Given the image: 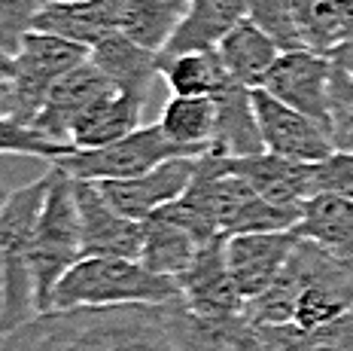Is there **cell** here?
<instances>
[{"label": "cell", "instance_id": "obj_3", "mask_svg": "<svg viewBox=\"0 0 353 351\" xmlns=\"http://www.w3.org/2000/svg\"><path fill=\"white\" fill-rule=\"evenodd\" d=\"M52 187V168L43 178L12 189L0 208V330L10 333L37 314L31 247L43 205Z\"/></svg>", "mask_w": 353, "mask_h": 351}, {"label": "cell", "instance_id": "obj_1", "mask_svg": "<svg viewBox=\"0 0 353 351\" xmlns=\"http://www.w3.org/2000/svg\"><path fill=\"white\" fill-rule=\"evenodd\" d=\"M171 305L37 312L16 330L3 333L0 351H180L171 333Z\"/></svg>", "mask_w": 353, "mask_h": 351}, {"label": "cell", "instance_id": "obj_29", "mask_svg": "<svg viewBox=\"0 0 353 351\" xmlns=\"http://www.w3.org/2000/svg\"><path fill=\"white\" fill-rule=\"evenodd\" d=\"M301 40L311 53L329 55L341 43H347V19L344 0H292Z\"/></svg>", "mask_w": 353, "mask_h": 351}, {"label": "cell", "instance_id": "obj_18", "mask_svg": "<svg viewBox=\"0 0 353 351\" xmlns=\"http://www.w3.org/2000/svg\"><path fill=\"white\" fill-rule=\"evenodd\" d=\"M125 0H85V3H52L40 12L34 31L58 34L64 40L83 43V46H98L104 37L119 31L122 25Z\"/></svg>", "mask_w": 353, "mask_h": 351}, {"label": "cell", "instance_id": "obj_12", "mask_svg": "<svg viewBox=\"0 0 353 351\" xmlns=\"http://www.w3.org/2000/svg\"><path fill=\"white\" fill-rule=\"evenodd\" d=\"M201 156H180L168 159V162L156 165L152 171L134 174V178L122 180H94L104 189L107 202L113 205L119 214L131 217V220H146L150 214L161 211L165 205L176 202L189 189L195 178V168Z\"/></svg>", "mask_w": 353, "mask_h": 351}, {"label": "cell", "instance_id": "obj_36", "mask_svg": "<svg viewBox=\"0 0 353 351\" xmlns=\"http://www.w3.org/2000/svg\"><path fill=\"white\" fill-rule=\"evenodd\" d=\"M58 3H85V0H58Z\"/></svg>", "mask_w": 353, "mask_h": 351}, {"label": "cell", "instance_id": "obj_33", "mask_svg": "<svg viewBox=\"0 0 353 351\" xmlns=\"http://www.w3.org/2000/svg\"><path fill=\"white\" fill-rule=\"evenodd\" d=\"M335 64V61H332ZM329 135L335 150L353 153V77L344 68H332V98H329Z\"/></svg>", "mask_w": 353, "mask_h": 351}, {"label": "cell", "instance_id": "obj_11", "mask_svg": "<svg viewBox=\"0 0 353 351\" xmlns=\"http://www.w3.org/2000/svg\"><path fill=\"white\" fill-rule=\"evenodd\" d=\"M229 236H216L198 247L186 272L176 275L186 309L198 314H244L247 299L234 284L229 266Z\"/></svg>", "mask_w": 353, "mask_h": 351}, {"label": "cell", "instance_id": "obj_6", "mask_svg": "<svg viewBox=\"0 0 353 351\" xmlns=\"http://www.w3.org/2000/svg\"><path fill=\"white\" fill-rule=\"evenodd\" d=\"M79 260H83V229H79L77 189H73L70 174L52 165V187H49L31 247L37 312L52 309L58 284Z\"/></svg>", "mask_w": 353, "mask_h": 351}, {"label": "cell", "instance_id": "obj_8", "mask_svg": "<svg viewBox=\"0 0 353 351\" xmlns=\"http://www.w3.org/2000/svg\"><path fill=\"white\" fill-rule=\"evenodd\" d=\"M253 107L265 150L292 162H323L335 153L332 135L326 126L311 120L307 113L277 101L265 89H253Z\"/></svg>", "mask_w": 353, "mask_h": 351}, {"label": "cell", "instance_id": "obj_34", "mask_svg": "<svg viewBox=\"0 0 353 351\" xmlns=\"http://www.w3.org/2000/svg\"><path fill=\"white\" fill-rule=\"evenodd\" d=\"M311 187L317 193H332L353 199V153L335 150L329 159L311 165Z\"/></svg>", "mask_w": 353, "mask_h": 351}, {"label": "cell", "instance_id": "obj_13", "mask_svg": "<svg viewBox=\"0 0 353 351\" xmlns=\"http://www.w3.org/2000/svg\"><path fill=\"white\" fill-rule=\"evenodd\" d=\"M299 245L296 229H271V232H241L232 236L225 251H229V266L234 284L244 294V299L262 296L271 284L281 278L290 254Z\"/></svg>", "mask_w": 353, "mask_h": 351}, {"label": "cell", "instance_id": "obj_2", "mask_svg": "<svg viewBox=\"0 0 353 351\" xmlns=\"http://www.w3.org/2000/svg\"><path fill=\"white\" fill-rule=\"evenodd\" d=\"M347 312H353V260L301 236L281 278L262 296L247 303V318L256 327L292 324L314 330Z\"/></svg>", "mask_w": 353, "mask_h": 351}, {"label": "cell", "instance_id": "obj_31", "mask_svg": "<svg viewBox=\"0 0 353 351\" xmlns=\"http://www.w3.org/2000/svg\"><path fill=\"white\" fill-rule=\"evenodd\" d=\"M0 150L3 153H19V156H34V159H46L49 165L58 162L61 156H68L77 147L70 141H55L46 131L34 129V126H21V122L3 120L0 129Z\"/></svg>", "mask_w": 353, "mask_h": 351}, {"label": "cell", "instance_id": "obj_20", "mask_svg": "<svg viewBox=\"0 0 353 351\" xmlns=\"http://www.w3.org/2000/svg\"><path fill=\"white\" fill-rule=\"evenodd\" d=\"M216 101L219 116L210 141V153H216V156H256V153H265V141L253 107V89H247L241 83H229L216 95Z\"/></svg>", "mask_w": 353, "mask_h": 351}, {"label": "cell", "instance_id": "obj_17", "mask_svg": "<svg viewBox=\"0 0 353 351\" xmlns=\"http://www.w3.org/2000/svg\"><path fill=\"white\" fill-rule=\"evenodd\" d=\"M241 21H247V0H189L186 16L161 53V61L183 53L216 49Z\"/></svg>", "mask_w": 353, "mask_h": 351}, {"label": "cell", "instance_id": "obj_25", "mask_svg": "<svg viewBox=\"0 0 353 351\" xmlns=\"http://www.w3.org/2000/svg\"><path fill=\"white\" fill-rule=\"evenodd\" d=\"M219 101L213 95H171L161 107L159 126L171 141L192 147L198 153H210L213 131H216Z\"/></svg>", "mask_w": 353, "mask_h": 351}, {"label": "cell", "instance_id": "obj_27", "mask_svg": "<svg viewBox=\"0 0 353 351\" xmlns=\"http://www.w3.org/2000/svg\"><path fill=\"white\" fill-rule=\"evenodd\" d=\"M161 79L174 95H213V98L229 83H234L216 49L168 58V61H161Z\"/></svg>", "mask_w": 353, "mask_h": 351}, {"label": "cell", "instance_id": "obj_30", "mask_svg": "<svg viewBox=\"0 0 353 351\" xmlns=\"http://www.w3.org/2000/svg\"><path fill=\"white\" fill-rule=\"evenodd\" d=\"M247 19L262 28L271 40L281 46V53L307 49L299 31L296 3L292 0H247Z\"/></svg>", "mask_w": 353, "mask_h": 351}, {"label": "cell", "instance_id": "obj_7", "mask_svg": "<svg viewBox=\"0 0 353 351\" xmlns=\"http://www.w3.org/2000/svg\"><path fill=\"white\" fill-rule=\"evenodd\" d=\"M180 156H204V153L171 141L156 122V126H141L137 131L113 144H104V147L73 150L52 165L68 171L73 180H122L152 171L156 165Z\"/></svg>", "mask_w": 353, "mask_h": 351}, {"label": "cell", "instance_id": "obj_5", "mask_svg": "<svg viewBox=\"0 0 353 351\" xmlns=\"http://www.w3.org/2000/svg\"><path fill=\"white\" fill-rule=\"evenodd\" d=\"M92 49L83 43L64 40L58 34L31 31L21 40V49L10 58H0V111L3 120L31 126L43 111L52 86L73 68L88 61Z\"/></svg>", "mask_w": 353, "mask_h": 351}, {"label": "cell", "instance_id": "obj_24", "mask_svg": "<svg viewBox=\"0 0 353 351\" xmlns=\"http://www.w3.org/2000/svg\"><path fill=\"white\" fill-rule=\"evenodd\" d=\"M141 223H143V254H141L143 266L171 278L186 272L189 263L195 260L198 247H201V241L186 226L176 223L174 217H168L165 211H156Z\"/></svg>", "mask_w": 353, "mask_h": 351}, {"label": "cell", "instance_id": "obj_15", "mask_svg": "<svg viewBox=\"0 0 353 351\" xmlns=\"http://www.w3.org/2000/svg\"><path fill=\"white\" fill-rule=\"evenodd\" d=\"M113 89L116 86L110 83L92 61L79 64V68H73L70 74H64L52 86L46 104H43V111L37 113V120L31 126L46 131L55 141H70L73 129H77V122L85 116V111H92V107Z\"/></svg>", "mask_w": 353, "mask_h": 351}, {"label": "cell", "instance_id": "obj_21", "mask_svg": "<svg viewBox=\"0 0 353 351\" xmlns=\"http://www.w3.org/2000/svg\"><path fill=\"white\" fill-rule=\"evenodd\" d=\"M146 104L143 92H122L113 89L110 95L98 101L92 111H85V116L77 122L73 129V147L77 150H92V147H104L113 144L119 137L131 135L141 129V113Z\"/></svg>", "mask_w": 353, "mask_h": 351}, {"label": "cell", "instance_id": "obj_35", "mask_svg": "<svg viewBox=\"0 0 353 351\" xmlns=\"http://www.w3.org/2000/svg\"><path fill=\"white\" fill-rule=\"evenodd\" d=\"M329 58H332L338 68H344V70H347V74L353 77V40H347V43H341L338 49H332V53H329Z\"/></svg>", "mask_w": 353, "mask_h": 351}, {"label": "cell", "instance_id": "obj_19", "mask_svg": "<svg viewBox=\"0 0 353 351\" xmlns=\"http://www.w3.org/2000/svg\"><path fill=\"white\" fill-rule=\"evenodd\" d=\"M88 61L122 92L146 95L152 79L161 77V55L141 46V43H134L131 37H125L122 31L110 34L98 46H92Z\"/></svg>", "mask_w": 353, "mask_h": 351}, {"label": "cell", "instance_id": "obj_28", "mask_svg": "<svg viewBox=\"0 0 353 351\" xmlns=\"http://www.w3.org/2000/svg\"><path fill=\"white\" fill-rule=\"evenodd\" d=\"M259 330L274 351H353V312L314 330H301L292 324L259 327Z\"/></svg>", "mask_w": 353, "mask_h": 351}, {"label": "cell", "instance_id": "obj_23", "mask_svg": "<svg viewBox=\"0 0 353 351\" xmlns=\"http://www.w3.org/2000/svg\"><path fill=\"white\" fill-rule=\"evenodd\" d=\"M216 53L234 83L247 86V89H262L268 70L281 58V46L247 19L219 43Z\"/></svg>", "mask_w": 353, "mask_h": 351}, {"label": "cell", "instance_id": "obj_16", "mask_svg": "<svg viewBox=\"0 0 353 351\" xmlns=\"http://www.w3.org/2000/svg\"><path fill=\"white\" fill-rule=\"evenodd\" d=\"M229 171L241 174L262 199L283 211L299 214L301 202L311 199V165L314 162H292V159L274 156V153H256V156H219Z\"/></svg>", "mask_w": 353, "mask_h": 351}, {"label": "cell", "instance_id": "obj_32", "mask_svg": "<svg viewBox=\"0 0 353 351\" xmlns=\"http://www.w3.org/2000/svg\"><path fill=\"white\" fill-rule=\"evenodd\" d=\"M52 0H0V58L21 49V40L37 28L40 12Z\"/></svg>", "mask_w": 353, "mask_h": 351}, {"label": "cell", "instance_id": "obj_26", "mask_svg": "<svg viewBox=\"0 0 353 351\" xmlns=\"http://www.w3.org/2000/svg\"><path fill=\"white\" fill-rule=\"evenodd\" d=\"M186 10L189 0H125L119 31L161 55L180 28Z\"/></svg>", "mask_w": 353, "mask_h": 351}, {"label": "cell", "instance_id": "obj_4", "mask_svg": "<svg viewBox=\"0 0 353 351\" xmlns=\"http://www.w3.org/2000/svg\"><path fill=\"white\" fill-rule=\"evenodd\" d=\"M171 305L183 303L180 284L171 275H159L143 260L125 257H83L61 278L52 309L79 305Z\"/></svg>", "mask_w": 353, "mask_h": 351}, {"label": "cell", "instance_id": "obj_10", "mask_svg": "<svg viewBox=\"0 0 353 351\" xmlns=\"http://www.w3.org/2000/svg\"><path fill=\"white\" fill-rule=\"evenodd\" d=\"M73 189H77L79 229H83V257L141 260L143 223L119 214L94 180H73Z\"/></svg>", "mask_w": 353, "mask_h": 351}, {"label": "cell", "instance_id": "obj_14", "mask_svg": "<svg viewBox=\"0 0 353 351\" xmlns=\"http://www.w3.org/2000/svg\"><path fill=\"white\" fill-rule=\"evenodd\" d=\"M171 333L180 351H274L244 314H198L186 303L171 305Z\"/></svg>", "mask_w": 353, "mask_h": 351}, {"label": "cell", "instance_id": "obj_22", "mask_svg": "<svg viewBox=\"0 0 353 351\" xmlns=\"http://www.w3.org/2000/svg\"><path fill=\"white\" fill-rule=\"evenodd\" d=\"M296 232L344 260H353V199L317 193L301 202Z\"/></svg>", "mask_w": 353, "mask_h": 351}, {"label": "cell", "instance_id": "obj_9", "mask_svg": "<svg viewBox=\"0 0 353 351\" xmlns=\"http://www.w3.org/2000/svg\"><path fill=\"white\" fill-rule=\"evenodd\" d=\"M332 58L311 53V49H296V53H281L277 64L268 70L262 89L274 95L277 101L296 107L329 129V98H332Z\"/></svg>", "mask_w": 353, "mask_h": 351}]
</instances>
